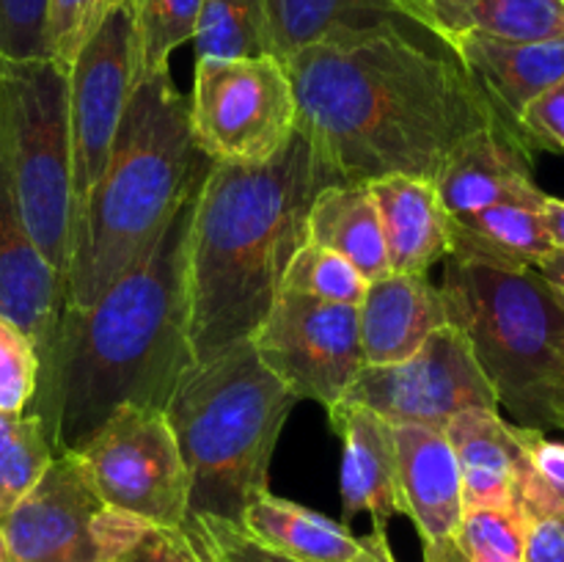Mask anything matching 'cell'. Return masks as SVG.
<instances>
[{"label":"cell","instance_id":"ffe728a7","mask_svg":"<svg viewBox=\"0 0 564 562\" xmlns=\"http://www.w3.org/2000/svg\"><path fill=\"white\" fill-rule=\"evenodd\" d=\"M446 47L463 61L512 127H518L523 108L534 97L564 77V42H510L463 31Z\"/></svg>","mask_w":564,"mask_h":562},{"label":"cell","instance_id":"7dc6e473","mask_svg":"<svg viewBox=\"0 0 564 562\" xmlns=\"http://www.w3.org/2000/svg\"><path fill=\"white\" fill-rule=\"evenodd\" d=\"M556 430L564 433V400H562V413H560V428H556Z\"/></svg>","mask_w":564,"mask_h":562},{"label":"cell","instance_id":"8fae6325","mask_svg":"<svg viewBox=\"0 0 564 562\" xmlns=\"http://www.w3.org/2000/svg\"><path fill=\"white\" fill-rule=\"evenodd\" d=\"M391 424H422L444 430L468 408H499L466 334L444 325L427 336L411 358L386 367H364L345 395Z\"/></svg>","mask_w":564,"mask_h":562},{"label":"cell","instance_id":"7c38bea8","mask_svg":"<svg viewBox=\"0 0 564 562\" xmlns=\"http://www.w3.org/2000/svg\"><path fill=\"white\" fill-rule=\"evenodd\" d=\"M138 83L141 44L135 6L124 3L105 20L69 66L72 215L102 176Z\"/></svg>","mask_w":564,"mask_h":562},{"label":"cell","instance_id":"836d02e7","mask_svg":"<svg viewBox=\"0 0 564 562\" xmlns=\"http://www.w3.org/2000/svg\"><path fill=\"white\" fill-rule=\"evenodd\" d=\"M527 518L518 507H474L463 510L457 545L466 556H510L523 560Z\"/></svg>","mask_w":564,"mask_h":562},{"label":"cell","instance_id":"603a6c76","mask_svg":"<svg viewBox=\"0 0 564 562\" xmlns=\"http://www.w3.org/2000/svg\"><path fill=\"white\" fill-rule=\"evenodd\" d=\"M306 240L345 257L367 281L391 273L383 226L367 182L323 187L308 209Z\"/></svg>","mask_w":564,"mask_h":562},{"label":"cell","instance_id":"484cf974","mask_svg":"<svg viewBox=\"0 0 564 562\" xmlns=\"http://www.w3.org/2000/svg\"><path fill=\"white\" fill-rule=\"evenodd\" d=\"M99 562H204L185 527H165L105 507L97 521Z\"/></svg>","mask_w":564,"mask_h":562},{"label":"cell","instance_id":"4dcf8cb0","mask_svg":"<svg viewBox=\"0 0 564 562\" xmlns=\"http://www.w3.org/2000/svg\"><path fill=\"white\" fill-rule=\"evenodd\" d=\"M364 290H367V279L345 257L306 240L286 264L279 292H295V295H308L317 301L358 306Z\"/></svg>","mask_w":564,"mask_h":562},{"label":"cell","instance_id":"7402d4cb","mask_svg":"<svg viewBox=\"0 0 564 562\" xmlns=\"http://www.w3.org/2000/svg\"><path fill=\"white\" fill-rule=\"evenodd\" d=\"M444 433L460 463L463 507H518V424L507 422L499 408H468L446 424Z\"/></svg>","mask_w":564,"mask_h":562},{"label":"cell","instance_id":"8d00e7d4","mask_svg":"<svg viewBox=\"0 0 564 562\" xmlns=\"http://www.w3.org/2000/svg\"><path fill=\"white\" fill-rule=\"evenodd\" d=\"M47 9L50 0H0V58H50Z\"/></svg>","mask_w":564,"mask_h":562},{"label":"cell","instance_id":"83f0119b","mask_svg":"<svg viewBox=\"0 0 564 562\" xmlns=\"http://www.w3.org/2000/svg\"><path fill=\"white\" fill-rule=\"evenodd\" d=\"M196 58H257L268 55L264 0H202Z\"/></svg>","mask_w":564,"mask_h":562},{"label":"cell","instance_id":"6da1fadb","mask_svg":"<svg viewBox=\"0 0 564 562\" xmlns=\"http://www.w3.org/2000/svg\"><path fill=\"white\" fill-rule=\"evenodd\" d=\"M284 66L297 99L295 127L341 182L435 180L463 138L510 125L446 44L430 47L405 25L325 39Z\"/></svg>","mask_w":564,"mask_h":562},{"label":"cell","instance_id":"f35d334b","mask_svg":"<svg viewBox=\"0 0 564 562\" xmlns=\"http://www.w3.org/2000/svg\"><path fill=\"white\" fill-rule=\"evenodd\" d=\"M523 562H564V512L527 518Z\"/></svg>","mask_w":564,"mask_h":562},{"label":"cell","instance_id":"e0dca14e","mask_svg":"<svg viewBox=\"0 0 564 562\" xmlns=\"http://www.w3.org/2000/svg\"><path fill=\"white\" fill-rule=\"evenodd\" d=\"M444 325H449L446 298L427 275L391 270L367 281L358 303V334L367 367L405 361Z\"/></svg>","mask_w":564,"mask_h":562},{"label":"cell","instance_id":"ee69618b","mask_svg":"<svg viewBox=\"0 0 564 562\" xmlns=\"http://www.w3.org/2000/svg\"><path fill=\"white\" fill-rule=\"evenodd\" d=\"M424 562H466V554L460 551L457 540H449V543L424 545Z\"/></svg>","mask_w":564,"mask_h":562},{"label":"cell","instance_id":"60d3db41","mask_svg":"<svg viewBox=\"0 0 564 562\" xmlns=\"http://www.w3.org/2000/svg\"><path fill=\"white\" fill-rule=\"evenodd\" d=\"M345 562H397L394 554H391V543H389V534H386V527H375L372 534H364L358 554Z\"/></svg>","mask_w":564,"mask_h":562},{"label":"cell","instance_id":"ba28073f","mask_svg":"<svg viewBox=\"0 0 564 562\" xmlns=\"http://www.w3.org/2000/svg\"><path fill=\"white\" fill-rule=\"evenodd\" d=\"M191 110L193 143L213 163H264L297 125V99L284 61L196 58Z\"/></svg>","mask_w":564,"mask_h":562},{"label":"cell","instance_id":"8992f818","mask_svg":"<svg viewBox=\"0 0 564 562\" xmlns=\"http://www.w3.org/2000/svg\"><path fill=\"white\" fill-rule=\"evenodd\" d=\"M449 323L466 334L499 411L516 424L556 430L564 400V298L538 268L444 259Z\"/></svg>","mask_w":564,"mask_h":562},{"label":"cell","instance_id":"30bf717a","mask_svg":"<svg viewBox=\"0 0 564 562\" xmlns=\"http://www.w3.org/2000/svg\"><path fill=\"white\" fill-rule=\"evenodd\" d=\"M264 367L297 397L328 411L339 406L367 367L358 334V306L279 292L248 336Z\"/></svg>","mask_w":564,"mask_h":562},{"label":"cell","instance_id":"44dd1931","mask_svg":"<svg viewBox=\"0 0 564 562\" xmlns=\"http://www.w3.org/2000/svg\"><path fill=\"white\" fill-rule=\"evenodd\" d=\"M383 226L386 253L397 273L427 275L452 253V215L433 180L391 174L369 180Z\"/></svg>","mask_w":564,"mask_h":562},{"label":"cell","instance_id":"e575fe53","mask_svg":"<svg viewBox=\"0 0 564 562\" xmlns=\"http://www.w3.org/2000/svg\"><path fill=\"white\" fill-rule=\"evenodd\" d=\"M39 356L31 336L0 317V411L25 413L36 397Z\"/></svg>","mask_w":564,"mask_h":562},{"label":"cell","instance_id":"f546056e","mask_svg":"<svg viewBox=\"0 0 564 562\" xmlns=\"http://www.w3.org/2000/svg\"><path fill=\"white\" fill-rule=\"evenodd\" d=\"M463 31L510 42H564V0H474Z\"/></svg>","mask_w":564,"mask_h":562},{"label":"cell","instance_id":"7a4b0ae2","mask_svg":"<svg viewBox=\"0 0 564 562\" xmlns=\"http://www.w3.org/2000/svg\"><path fill=\"white\" fill-rule=\"evenodd\" d=\"M198 187L149 251L91 306L61 309L28 408L47 424L55 455L86 444L124 406L165 411L171 391L193 364L187 257Z\"/></svg>","mask_w":564,"mask_h":562},{"label":"cell","instance_id":"ac0fdd59","mask_svg":"<svg viewBox=\"0 0 564 562\" xmlns=\"http://www.w3.org/2000/svg\"><path fill=\"white\" fill-rule=\"evenodd\" d=\"M397 468L405 516L422 545L449 543L463 521L460 463L444 430L422 424H394Z\"/></svg>","mask_w":564,"mask_h":562},{"label":"cell","instance_id":"f1b7e54d","mask_svg":"<svg viewBox=\"0 0 564 562\" xmlns=\"http://www.w3.org/2000/svg\"><path fill=\"white\" fill-rule=\"evenodd\" d=\"M521 461L516 474V505L523 518L564 512V441L545 430L521 428Z\"/></svg>","mask_w":564,"mask_h":562},{"label":"cell","instance_id":"9c48e42d","mask_svg":"<svg viewBox=\"0 0 564 562\" xmlns=\"http://www.w3.org/2000/svg\"><path fill=\"white\" fill-rule=\"evenodd\" d=\"M75 455L105 505L165 527L187 521L191 479L163 408H119Z\"/></svg>","mask_w":564,"mask_h":562},{"label":"cell","instance_id":"4316f807","mask_svg":"<svg viewBox=\"0 0 564 562\" xmlns=\"http://www.w3.org/2000/svg\"><path fill=\"white\" fill-rule=\"evenodd\" d=\"M53 457V439L39 413L0 411V518L39 483Z\"/></svg>","mask_w":564,"mask_h":562},{"label":"cell","instance_id":"d4e9b609","mask_svg":"<svg viewBox=\"0 0 564 562\" xmlns=\"http://www.w3.org/2000/svg\"><path fill=\"white\" fill-rule=\"evenodd\" d=\"M554 251L538 207L494 204L452 218V253L463 262L507 270L538 268Z\"/></svg>","mask_w":564,"mask_h":562},{"label":"cell","instance_id":"d6a6232c","mask_svg":"<svg viewBox=\"0 0 564 562\" xmlns=\"http://www.w3.org/2000/svg\"><path fill=\"white\" fill-rule=\"evenodd\" d=\"M132 0H50L47 50L50 58L69 69L94 33L119 6Z\"/></svg>","mask_w":564,"mask_h":562},{"label":"cell","instance_id":"5bb4252c","mask_svg":"<svg viewBox=\"0 0 564 562\" xmlns=\"http://www.w3.org/2000/svg\"><path fill=\"white\" fill-rule=\"evenodd\" d=\"M433 182L452 218L494 204L540 209L545 198L534 185L532 149L510 125H490L463 138Z\"/></svg>","mask_w":564,"mask_h":562},{"label":"cell","instance_id":"ab89813d","mask_svg":"<svg viewBox=\"0 0 564 562\" xmlns=\"http://www.w3.org/2000/svg\"><path fill=\"white\" fill-rule=\"evenodd\" d=\"M424 3H427L430 20H433V36L446 44L463 31L474 0H424Z\"/></svg>","mask_w":564,"mask_h":562},{"label":"cell","instance_id":"74e56055","mask_svg":"<svg viewBox=\"0 0 564 562\" xmlns=\"http://www.w3.org/2000/svg\"><path fill=\"white\" fill-rule=\"evenodd\" d=\"M518 130L532 152L545 149L564 154V77L523 108Z\"/></svg>","mask_w":564,"mask_h":562},{"label":"cell","instance_id":"52a82bcc","mask_svg":"<svg viewBox=\"0 0 564 562\" xmlns=\"http://www.w3.org/2000/svg\"><path fill=\"white\" fill-rule=\"evenodd\" d=\"M0 147L22 224L66 292L72 251L69 69L53 58H0Z\"/></svg>","mask_w":564,"mask_h":562},{"label":"cell","instance_id":"f6af8a7d","mask_svg":"<svg viewBox=\"0 0 564 562\" xmlns=\"http://www.w3.org/2000/svg\"><path fill=\"white\" fill-rule=\"evenodd\" d=\"M466 562H523V560H510V556H466Z\"/></svg>","mask_w":564,"mask_h":562},{"label":"cell","instance_id":"1f68e13d","mask_svg":"<svg viewBox=\"0 0 564 562\" xmlns=\"http://www.w3.org/2000/svg\"><path fill=\"white\" fill-rule=\"evenodd\" d=\"M202 0H138V44H141V77L165 69L171 53L191 42L196 33Z\"/></svg>","mask_w":564,"mask_h":562},{"label":"cell","instance_id":"c3c4849f","mask_svg":"<svg viewBox=\"0 0 564 562\" xmlns=\"http://www.w3.org/2000/svg\"><path fill=\"white\" fill-rule=\"evenodd\" d=\"M132 6H138V0H132Z\"/></svg>","mask_w":564,"mask_h":562},{"label":"cell","instance_id":"bcb514c9","mask_svg":"<svg viewBox=\"0 0 564 562\" xmlns=\"http://www.w3.org/2000/svg\"><path fill=\"white\" fill-rule=\"evenodd\" d=\"M0 562H14V560H11V551H9V545H6L3 529H0Z\"/></svg>","mask_w":564,"mask_h":562},{"label":"cell","instance_id":"7bdbcfd3","mask_svg":"<svg viewBox=\"0 0 564 562\" xmlns=\"http://www.w3.org/2000/svg\"><path fill=\"white\" fill-rule=\"evenodd\" d=\"M538 270H540V275H543V279L549 281V284L554 287V290L564 298V251H560V248H554V251H551L549 257L540 259Z\"/></svg>","mask_w":564,"mask_h":562},{"label":"cell","instance_id":"d6986e66","mask_svg":"<svg viewBox=\"0 0 564 562\" xmlns=\"http://www.w3.org/2000/svg\"><path fill=\"white\" fill-rule=\"evenodd\" d=\"M264 20L268 55L279 61L325 39L383 25H416L433 36V20L424 0H264Z\"/></svg>","mask_w":564,"mask_h":562},{"label":"cell","instance_id":"3957f363","mask_svg":"<svg viewBox=\"0 0 564 562\" xmlns=\"http://www.w3.org/2000/svg\"><path fill=\"white\" fill-rule=\"evenodd\" d=\"M336 182L339 174L297 127L264 163L209 165L187 257L193 361L248 339L262 323L306 242L314 198Z\"/></svg>","mask_w":564,"mask_h":562},{"label":"cell","instance_id":"9a60e30c","mask_svg":"<svg viewBox=\"0 0 564 562\" xmlns=\"http://www.w3.org/2000/svg\"><path fill=\"white\" fill-rule=\"evenodd\" d=\"M66 303L64 281L28 235L11 185L9 163L0 147V317L31 336L39 367L47 361Z\"/></svg>","mask_w":564,"mask_h":562},{"label":"cell","instance_id":"b9f144b4","mask_svg":"<svg viewBox=\"0 0 564 562\" xmlns=\"http://www.w3.org/2000/svg\"><path fill=\"white\" fill-rule=\"evenodd\" d=\"M540 218H543L545 231H549L554 248L564 251V198H554L545 193L543 204H540Z\"/></svg>","mask_w":564,"mask_h":562},{"label":"cell","instance_id":"d590c367","mask_svg":"<svg viewBox=\"0 0 564 562\" xmlns=\"http://www.w3.org/2000/svg\"><path fill=\"white\" fill-rule=\"evenodd\" d=\"M182 527L202 551L204 562H295L264 549L235 521L215 516H187Z\"/></svg>","mask_w":564,"mask_h":562},{"label":"cell","instance_id":"277c9868","mask_svg":"<svg viewBox=\"0 0 564 562\" xmlns=\"http://www.w3.org/2000/svg\"><path fill=\"white\" fill-rule=\"evenodd\" d=\"M209 165L193 143L187 97L169 66L141 77L102 176L72 215L64 306H91L130 270Z\"/></svg>","mask_w":564,"mask_h":562},{"label":"cell","instance_id":"4fadbf2b","mask_svg":"<svg viewBox=\"0 0 564 562\" xmlns=\"http://www.w3.org/2000/svg\"><path fill=\"white\" fill-rule=\"evenodd\" d=\"M105 501L75 452H58L39 483L0 518L14 562H99Z\"/></svg>","mask_w":564,"mask_h":562},{"label":"cell","instance_id":"2e32d148","mask_svg":"<svg viewBox=\"0 0 564 562\" xmlns=\"http://www.w3.org/2000/svg\"><path fill=\"white\" fill-rule=\"evenodd\" d=\"M328 419L341 441V521L369 512L375 527H386L394 516H405L394 424L347 400L328 408Z\"/></svg>","mask_w":564,"mask_h":562},{"label":"cell","instance_id":"5b68a950","mask_svg":"<svg viewBox=\"0 0 564 562\" xmlns=\"http://www.w3.org/2000/svg\"><path fill=\"white\" fill-rule=\"evenodd\" d=\"M297 397L264 367L251 339L193 361L165 402L191 479L187 516L242 521L268 488L270 461Z\"/></svg>","mask_w":564,"mask_h":562},{"label":"cell","instance_id":"cb8c5ba5","mask_svg":"<svg viewBox=\"0 0 564 562\" xmlns=\"http://www.w3.org/2000/svg\"><path fill=\"white\" fill-rule=\"evenodd\" d=\"M240 527L264 549L295 562H345L361 549V538L352 534L350 523L334 521L270 490L246 507Z\"/></svg>","mask_w":564,"mask_h":562}]
</instances>
